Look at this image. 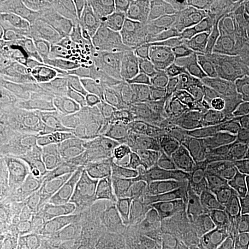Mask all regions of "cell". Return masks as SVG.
Masks as SVG:
<instances>
[{
	"label": "cell",
	"instance_id": "obj_1",
	"mask_svg": "<svg viewBox=\"0 0 249 249\" xmlns=\"http://www.w3.org/2000/svg\"><path fill=\"white\" fill-rule=\"evenodd\" d=\"M192 102L221 105L249 104V89L238 64L226 62L206 46L183 76Z\"/></svg>",
	"mask_w": 249,
	"mask_h": 249
},
{
	"label": "cell",
	"instance_id": "obj_2",
	"mask_svg": "<svg viewBox=\"0 0 249 249\" xmlns=\"http://www.w3.org/2000/svg\"><path fill=\"white\" fill-rule=\"evenodd\" d=\"M248 106L191 101L185 113L187 127L196 138L224 155L246 161L241 151V133Z\"/></svg>",
	"mask_w": 249,
	"mask_h": 249
},
{
	"label": "cell",
	"instance_id": "obj_3",
	"mask_svg": "<svg viewBox=\"0 0 249 249\" xmlns=\"http://www.w3.org/2000/svg\"><path fill=\"white\" fill-rule=\"evenodd\" d=\"M0 248L7 249H89L76 223L35 213L0 220Z\"/></svg>",
	"mask_w": 249,
	"mask_h": 249
},
{
	"label": "cell",
	"instance_id": "obj_4",
	"mask_svg": "<svg viewBox=\"0 0 249 249\" xmlns=\"http://www.w3.org/2000/svg\"><path fill=\"white\" fill-rule=\"evenodd\" d=\"M79 39L94 46L125 75L139 71L147 46L112 23L105 13L78 24Z\"/></svg>",
	"mask_w": 249,
	"mask_h": 249
},
{
	"label": "cell",
	"instance_id": "obj_5",
	"mask_svg": "<svg viewBox=\"0 0 249 249\" xmlns=\"http://www.w3.org/2000/svg\"><path fill=\"white\" fill-rule=\"evenodd\" d=\"M107 195L91 185L64 186L58 198L40 201L34 213L59 222L111 223L107 210Z\"/></svg>",
	"mask_w": 249,
	"mask_h": 249
},
{
	"label": "cell",
	"instance_id": "obj_6",
	"mask_svg": "<svg viewBox=\"0 0 249 249\" xmlns=\"http://www.w3.org/2000/svg\"><path fill=\"white\" fill-rule=\"evenodd\" d=\"M26 27L63 49L79 37L80 27L55 16L45 0H1L0 27Z\"/></svg>",
	"mask_w": 249,
	"mask_h": 249
},
{
	"label": "cell",
	"instance_id": "obj_7",
	"mask_svg": "<svg viewBox=\"0 0 249 249\" xmlns=\"http://www.w3.org/2000/svg\"><path fill=\"white\" fill-rule=\"evenodd\" d=\"M0 153L10 160L37 167L72 165L60 138L32 122L18 132L0 139Z\"/></svg>",
	"mask_w": 249,
	"mask_h": 249
},
{
	"label": "cell",
	"instance_id": "obj_8",
	"mask_svg": "<svg viewBox=\"0 0 249 249\" xmlns=\"http://www.w3.org/2000/svg\"><path fill=\"white\" fill-rule=\"evenodd\" d=\"M149 148L160 157H181L199 165L208 173L219 175L236 169L246 162L231 159L217 151L194 136L188 127L161 132L151 139Z\"/></svg>",
	"mask_w": 249,
	"mask_h": 249
},
{
	"label": "cell",
	"instance_id": "obj_9",
	"mask_svg": "<svg viewBox=\"0 0 249 249\" xmlns=\"http://www.w3.org/2000/svg\"><path fill=\"white\" fill-rule=\"evenodd\" d=\"M0 174H5L19 182L41 201L58 198L64 186H95L74 165L31 166L10 160L2 153H0Z\"/></svg>",
	"mask_w": 249,
	"mask_h": 249
},
{
	"label": "cell",
	"instance_id": "obj_10",
	"mask_svg": "<svg viewBox=\"0 0 249 249\" xmlns=\"http://www.w3.org/2000/svg\"><path fill=\"white\" fill-rule=\"evenodd\" d=\"M61 74L65 79H84L103 89H113L125 76L94 46L77 38L61 49Z\"/></svg>",
	"mask_w": 249,
	"mask_h": 249
},
{
	"label": "cell",
	"instance_id": "obj_11",
	"mask_svg": "<svg viewBox=\"0 0 249 249\" xmlns=\"http://www.w3.org/2000/svg\"><path fill=\"white\" fill-rule=\"evenodd\" d=\"M204 46L191 31L177 1H172L169 18L159 40L162 58L174 63L184 76Z\"/></svg>",
	"mask_w": 249,
	"mask_h": 249
},
{
	"label": "cell",
	"instance_id": "obj_12",
	"mask_svg": "<svg viewBox=\"0 0 249 249\" xmlns=\"http://www.w3.org/2000/svg\"><path fill=\"white\" fill-rule=\"evenodd\" d=\"M60 140L63 150L76 167L97 164L115 153L117 148L128 151L135 149V144L116 140L88 125Z\"/></svg>",
	"mask_w": 249,
	"mask_h": 249
},
{
	"label": "cell",
	"instance_id": "obj_13",
	"mask_svg": "<svg viewBox=\"0 0 249 249\" xmlns=\"http://www.w3.org/2000/svg\"><path fill=\"white\" fill-rule=\"evenodd\" d=\"M78 168L107 196L115 193L133 192L138 178L132 150L120 148H117L115 153L97 164Z\"/></svg>",
	"mask_w": 249,
	"mask_h": 249
},
{
	"label": "cell",
	"instance_id": "obj_14",
	"mask_svg": "<svg viewBox=\"0 0 249 249\" xmlns=\"http://www.w3.org/2000/svg\"><path fill=\"white\" fill-rule=\"evenodd\" d=\"M107 18L125 34L142 41L147 49L159 46L148 1L102 0Z\"/></svg>",
	"mask_w": 249,
	"mask_h": 249
},
{
	"label": "cell",
	"instance_id": "obj_15",
	"mask_svg": "<svg viewBox=\"0 0 249 249\" xmlns=\"http://www.w3.org/2000/svg\"><path fill=\"white\" fill-rule=\"evenodd\" d=\"M107 206L113 223L124 231L148 228L162 216L157 208L134 192L111 194L107 196Z\"/></svg>",
	"mask_w": 249,
	"mask_h": 249
},
{
	"label": "cell",
	"instance_id": "obj_16",
	"mask_svg": "<svg viewBox=\"0 0 249 249\" xmlns=\"http://www.w3.org/2000/svg\"><path fill=\"white\" fill-rule=\"evenodd\" d=\"M187 25L205 44L230 22L229 0H177Z\"/></svg>",
	"mask_w": 249,
	"mask_h": 249
},
{
	"label": "cell",
	"instance_id": "obj_17",
	"mask_svg": "<svg viewBox=\"0 0 249 249\" xmlns=\"http://www.w3.org/2000/svg\"><path fill=\"white\" fill-rule=\"evenodd\" d=\"M0 51L58 62L61 48L53 40L26 27H0Z\"/></svg>",
	"mask_w": 249,
	"mask_h": 249
},
{
	"label": "cell",
	"instance_id": "obj_18",
	"mask_svg": "<svg viewBox=\"0 0 249 249\" xmlns=\"http://www.w3.org/2000/svg\"><path fill=\"white\" fill-rule=\"evenodd\" d=\"M87 125L114 139L132 144L147 141L162 132L160 128L153 124L117 116H97L87 123Z\"/></svg>",
	"mask_w": 249,
	"mask_h": 249
},
{
	"label": "cell",
	"instance_id": "obj_19",
	"mask_svg": "<svg viewBox=\"0 0 249 249\" xmlns=\"http://www.w3.org/2000/svg\"><path fill=\"white\" fill-rule=\"evenodd\" d=\"M205 46L226 62L240 64L249 46V27L229 22L214 34Z\"/></svg>",
	"mask_w": 249,
	"mask_h": 249
},
{
	"label": "cell",
	"instance_id": "obj_20",
	"mask_svg": "<svg viewBox=\"0 0 249 249\" xmlns=\"http://www.w3.org/2000/svg\"><path fill=\"white\" fill-rule=\"evenodd\" d=\"M208 202L234 220L249 218V208L244 202L238 187L225 174L209 173Z\"/></svg>",
	"mask_w": 249,
	"mask_h": 249
},
{
	"label": "cell",
	"instance_id": "obj_21",
	"mask_svg": "<svg viewBox=\"0 0 249 249\" xmlns=\"http://www.w3.org/2000/svg\"><path fill=\"white\" fill-rule=\"evenodd\" d=\"M40 201L19 182L0 174V220L34 213Z\"/></svg>",
	"mask_w": 249,
	"mask_h": 249
},
{
	"label": "cell",
	"instance_id": "obj_22",
	"mask_svg": "<svg viewBox=\"0 0 249 249\" xmlns=\"http://www.w3.org/2000/svg\"><path fill=\"white\" fill-rule=\"evenodd\" d=\"M164 169L177 187L190 189L208 202L209 173L190 160L181 157H160Z\"/></svg>",
	"mask_w": 249,
	"mask_h": 249
},
{
	"label": "cell",
	"instance_id": "obj_23",
	"mask_svg": "<svg viewBox=\"0 0 249 249\" xmlns=\"http://www.w3.org/2000/svg\"><path fill=\"white\" fill-rule=\"evenodd\" d=\"M34 82L46 94L58 116L70 118L79 124L86 125V121L76 107L71 90L65 78L51 76L42 80H34Z\"/></svg>",
	"mask_w": 249,
	"mask_h": 249
},
{
	"label": "cell",
	"instance_id": "obj_24",
	"mask_svg": "<svg viewBox=\"0 0 249 249\" xmlns=\"http://www.w3.org/2000/svg\"><path fill=\"white\" fill-rule=\"evenodd\" d=\"M98 116L125 117L151 124L147 108L142 101L132 98L114 88L103 89Z\"/></svg>",
	"mask_w": 249,
	"mask_h": 249
},
{
	"label": "cell",
	"instance_id": "obj_25",
	"mask_svg": "<svg viewBox=\"0 0 249 249\" xmlns=\"http://www.w3.org/2000/svg\"><path fill=\"white\" fill-rule=\"evenodd\" d=\"M193 213L200 223L211 249H219L224 246L234 219L210 202H203Z\"/></svg>",
	"mask_w": 249,
	"mask_h": 249
},
{
	"label": "cell",
	"instance_id": "obj_26",
	"mask_svg": "<svg viewBox=\"0 0 249 249\" xmlns=\"http://www.w3.org/2000/svg\"><path fill=\"white\" fill-rule=\"evenodd\" d=\"M139 75L147 84L169 93H186L184 82L172 80L164 71L163 59L159 46L147 49Z\"/></svg>",
	"mask_w": 249,
	"mask_h": 249
},
{
	"label": "cell",
	"instance_id": "obj_27",
	"mask_svg": "<svg viewBox=\"0 0 249 249\" xmlns=\"http://www.w3.org/2000/svg\"><path fill=\"white\" fill-rule=\"evenodd\" d=\"M163 249H211L195 213H178V225L169 245Z\"/></svg>",
	"mask_w": 249,
	"mask_h": 249
},
{
	"label": "cell",
	"instance_id": "obj_28",
	"mask_svg": "<svg viewBox=\"0 0 249 249\" xmlns=\"http://www.w3.org/2000/svg\"><path fill=\"white\" fill-rule=\"evenodd\" d=\"M53 14L63 20L80 24L104 13L102 0H45Z\"/></svg>",
	"mask_w": 249,
	"mask_h": 249
},
{
	"label": "cell",
	"instance_id": "obj_29",
	"mask_svg": "<svg viewBox=\"0 0 249 249\" xmlns=\"http://www.w3.org/2000/svg\"><path fill=\"white\" fill-rule=\"evenodd\" d=\"M76 107L86 121H89L98 116L101 107L103 88L90 80L84 79H66Z\"/></svg>",
	"mask_w": 249,
	"mask_h": 249
},
{
	"label": "cell",
	"instance_id": "obj_30",
	"mask_svg": "<svg viewBox=\"0 0 249 249\" xmlns=\"http://www.w3.org/2000/svg\"><path fill=\"white\" fill-rule=\"evenodd\" d=\"M76 225L89 249H125L119 235V228L113 222L76 223Z\"/></svg>",
	"mask_w": 249,
	"mask_h": 249
},
{
	"label": "cell",
	"instance_id": "obj_31",
	"mask_svg": "<svg viewBox=\"0 0 249 249\" xmlns=\"http://www.w3.org/2000/svg\"><path fill=\"white\" fill-rule=\"evenodd\" d=\"M132 152L135 156L137 171L142 178L163 187L170 193L177 187L164 169L159 154L141 149H134Z\"/></svg>",
	"mask_w": 249,
	"mask_h": 249
},
{
	"label": "cell",
	"instance_id": "obj_32",
	"mask_svg": "<svg viewBox=\"0 0 249 249\" xmlns=\"http://www.w3.org/2000/svg\"><path fill=\"white\" fill-rule=\"evenodd\" d=\"M133 192L157 208L162 215L174 212L169 191L142 178L139 173Z\"/></svg>",
	"mask_w": 249,
	"mask_h": 249
},
{
	"label": "cell",
	"instance_id": "obj_33",
	"mask_svg": "<svg viewBox=\"0 0 249 249\" xmlns=\"http://www.w3.org/2000/svg\"><path fill=\"white\" fill-rule=\"evenodd\" d=\"M174 212L180 214L189 213L203 203L196 192L182 187H176L171 192Z\"/></svg>",
	"mask_w": 249,
	"mask_h": 249
},
{
	"label": "cell",
	"instance_id": "obj_34",
	"mask_svg": "<svg viewBox=\"0 0 249 249\" xmlns=\"http://www.w3.org/2000/svg\"><path fill=\"white\" fill-rule=\"evenodd\" d=\"M148 5L151 11L152 23L158 40H160L161 33L169 18L171 10V0H148Z\"/></svg>",
	"mask_w": 249,
	"mask_h": 249
},
{
	"label": "cell",
	"instance_id": "obj_35",
	"mask_svg": "<svg viewBox=\"0 0 249 249\" xmlns=\"http://www.w3.org/2000/svg\"><path fill=\"white\" fill-rule=\"evenodd\" d=\"M229 244H239L249 249V218L233 220L225 242V245Z\"/></svg>",
	"mask_w": 249,
	"mask_h": 249
},
{
	"label": "cell",
	"instance_id": "obj_36",
	"mask_svg": "<svg viewBox=\"0 0 249 249\" xmlns=\"http://www.w3.org/2000/svg\"><path fill=\"white\" fill-rule=\"evenodd\" d=\"M235 183L244 202L249 208V161L244 162L236 169L225 173Z\"/></svg>",
	"mask_w": 249,
	"mask_h": 249
},
{
	"label": "cell",
	"instance_id": "obj_37",
	"mask_svg": "<svg viewBox=\"0 0 249 249\" xmlns=\"http://www.w3.org/2000/svg\"><path fill=\"white\" fill-rule=\"evenodd\" d=\"M230 22L249 27V0H229Z\"/></svg>",
	"mask_w": 249,
	"mask_h": 249
},
{
	"label": "cell",
	"instance_id": "obj_38",
	"mask_svg": "<svg viewBox=\"0 0 249 249\" xmlns=\"http://www.w3.org/2000/svg\"><path fill=\"white\" fill-rule=\"evenodd\" d=\"M241 151L246 161H249V104L242 125Z\"/></svg>",
	"mask_w": 249,
	"mask_h": 249
},
{
	"label": "cell",
	"instance_id": "obj_39",
	"mask_svg": "<svg viewBox=\"0 0 249 249\" xmlns=\"http://www.w3.org/2000/svg\"><path fill=\"white\" fill-rule=\"evenodd\" d=\"M239 66H240L241 71H242L243 76H244L245 82L249 89V46L243 60L239 64Z\"/></svg>",
	"mask_w": 249,
	"mask_h": 249
},
{
	"label": "cell",
	"instance_id": "obj_40",
	"mask_svg": "<svg viewBox=\"0 0 249 249\" xmlns=\"http://www.w3.org/2000/svg\"><path fill=\"white\" fill-rule=\"evenodd\" d=\"M7 70H8V61L4 53L0 52V80L5 79Z\"/></svg>",
	"mask_w": 249,
	"mask_h": 249
},
{
	"label": "cell",
	"instance_id": "obj_41",
	"mask_svg": "<svg viewBox=\"0 0 249 249\" xmlns=\"http://www.w3.org/2000/svg\"><path fill=\"white\" fill-rule=\"evenodd\" d=\"M219 249H249V248L242 246L239 244H229V245H225Z\"/></svg>",
	"mask_w": 249,
	"mask_h": 249
}]
</instances>
